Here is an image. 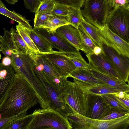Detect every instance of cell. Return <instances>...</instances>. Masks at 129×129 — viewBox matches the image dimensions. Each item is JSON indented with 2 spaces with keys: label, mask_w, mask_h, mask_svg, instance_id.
I'll use <instances>...</instances> for the list:
<instances>
[{
  "label": "cell",
  "mask_w": 129,
  "mask_h": 129,
  "mask_svg": "<svg viewBox=\"0 0 129 129\" xmlns=\"http://www.w3.org/2000/svg\"><path fill=\"white\" fill-rule=\"evenodd\" d=\"M44 54L57 72L65 80H67L70 74L76 69L73 63L63 53L53 50Z\"/></svg>",
  "instance_id": "cell-10"
},
{
  "label": "cell",
  "mask_w": 129,
  "mask_h": 129,
  "mask_svg": "<svg viewBox=\"0 0 129 129\" xmlns=\"http://www.w3.org/2000/svg\"><path fill=\"white\" fill-rule=\"evenodd\" d=\"M80 24L97 46L101 48L102 40L99 34V29L85 21L82 16Z\"/></svg>",
  "instance_id": "cell-24"
},
{
  "label": "cell",
  "mask_w": 129,
  "mask_h": 129,
  "mask_svg": "<svg viewBox=\"0 0 129 129\" xmlns=\"http://www.w3.org/2000/svg\"><path fill=\"white\" fill-rule=\"evenodd\" d=\"M68 8L65 5L55 2L53 9L50 13L52 16L68 15Z\"/></svg>",
  "instance_id": "cell-33"
},
{
  "label": "cell",
  "mask_w": 129,
  "mask_h": 129,
  "mask_svg": "<svg viewBox=\"0 0 129 129\" xmlns=\"http://www.w3.org/2000/svg\"><path fill=\"white\" fill-rule=\"evenodd\" d=\"M128 114H129V112L110 108L102 114L98 119L101 120H112Z\"/></svg>",
  "instance_id": "cell-28"
},
{
  "label": "cell",
  "mask_w": 129,
  "mask_h": 129,
  "mask_svg": "<svg viewBox=\"0 0 129 129\" xmlns=\"http://www.w3.org/2000/svg\"><path fill=\"white\" fill-rule=\"evenodd\" d=\"M55 3L54 0H42L40 5L35 12V15L51 13Z\"/></svg>",
  "instance_id": "cell-30"
},
{
  "label": "cell",
  "mask_w": 129,
  "mask_h": 129,
  "mask_svg": "<svg viewBox=\"0 0 129 129\" xmlns=\"http://www.w3.org/2000/svg\"><path fill=\"white\" fill-rule=\"evenodd\" d=\"M100 95L110 108L129 112V109L122 104L113 94H108Z\"/></svg>",
  "instance_id": "cell-27"
},
{
  "label": "cell",
  "mask_w": 129,
  "mask_h": 129,
  "mask_svg": "<svg viewBox=\"0 0 129 129\" xmlns=\"http://www.w3.org/2000/svg\"><path fill=\"white\" fill-rule=\"evenodd\" d=\"M34 62L35 68L42 71L48 79L61 92L63 88L65 82L56 71L53 67L43 54L38 53L30 56Z\"/></svg>",
  "instance_id": "cell-9"
},
{
  "label": "cell",
  "mask_w": 129,
  "mask_h": 129,
  "mask_svg": "<svg viewBox=\"0 0 129 129\" xmlns=\"http://www.w3.org/2000/svg\"><path fill=\"white\" fill-rule=\"evenodd\" d=\"M1 63L4 66H8L11 65V60L9 57L5 56L2 59Z\"/></svg>",
  "instance_id": "cell-41"
},
{
  "label": "cell",
  "mask_w": 129,
  "mask_h": 129,
  "mask_svg": "<svg viewBox=\"0 0 129 129\" xmlns=\"http://www.w3.org/2000/svg\"><path fill=\"white\" fill-rule=\"evenodd\" d=\"M69 77L80 81L89 84H105L104 82L93 76L87 70L76 69L70 74Z\"/></svg>",
  "instance_id": "cell-20"
},
{
  "label": "cell",
  "mask_w": 129,
  "mask_h": 129,
  "mask_svg": "<svg viewBox=\"0 0 129 129\" xmlns=\"http://www.w3.org/2000/svg\"><path fill=\"white\" fill-rule=\"evenodd\" d=\"M70 24L68 15L52 16L46 21L43 28L48 31H55L62 26Z\"/></svg>",
  "instance_id": "cell-23"
},
{
  "label": "cell",
  "mask_w": 129,
  "mask_h": 129,
  "mask_svg": "<svg viewBox=\"0 0 129 129\" xmlns=\"http://www.w3.org/2000/svg\"><path fill=\"white\" fill-rule=\"evenodd\" d=\"M112 8L108 0H84L80 12L85 21L101 29L106 26L107 17Z\"/></svg>",
  "instance_id": "cell-4"
},
{
  "label": "cell",
  "mask_w": 129,
  "mask_h": 129,
  "mask_svg": "<svg viewBox=\"0 0 129 129\" xmlns=\"http://www.w3.org/2000/svg\"><path fill=\"white\" fill-rule=\"evenodd\" d=\"M34 116L32 114L26 115L12 122L4 129H27Z\"/></svg>",
  "instance_id": "cell-26"
},
{
  "label": "cell",
  "mask_w": 129,
  "mask_h": 129,
  "mask_svg": "<svg viewBox=\"0 0 129 129\" xmlns=\"http://www.w3.org/2000/svg\"><path fill=\"white\" fill-rule=\"evenodd\" d=\"M1 57H2V56H1V53H0V59L1 58Z\"/></svg>",
  "instance_id": "cell-47"
},
{
  "label": "cell",
  "mask_w": 129,
  "mask_h": 129,
  "mask_svg": "<svg viewBox=\"0 0 129 129\" xmlns=\"http://www.w3.org/2000/svg\"><path fill=\"white\" fill-rule=\"evenodd\" d=\"M52 16L50 13L35 15L34 28H43L46 21Z\"/></svg>",
  "instance_id": "cell-34"
},
{
  "label": "cell",
  "mask_w": 129,
  "mask_h": 129,
  "mask_svg": "<svg viewBox=\"0 0 129 129\" xmlns=\"http://www.w3.org/2000/svg\"><path fill=\"white\" fill-rule=\"evenodd\" d=\"M127 129H129V127H128Z\"/></svg>",
  "instance_id": "cell-48"
},
{
  "label": "cell",
  "mask_w": 129,
  "mask_h": 129,
  "mask_svg": "<svg viewBox=\"0 0 129 129\" xmlns=\"http://www.w3.org/2000/svg\"><path fill=\"white\" fill-rule=\"evenodd\" d=\"M64 55L73 63L76 69L89 70L91 67L84 60L80 52L74 54H66Z\"/></svg>",
  "instance_id": "cell-25"
},
{
  "label": "cell",
  "mask_w": 129,
  "mask_h": 129,
  "mask_svg": "<svg viewBox=\"0 0 129 129\" xmlns=\"http://www.w3.org/2000/svg\"><path fill=\"white\" fill-rule=\"evenodd\" d=\"M68 16L70 25L78 29L81 17L80 9L69 7Z\"/></svg>",
  "instance_id": "cell-29"
},
{
  "label": "cell",
  "mask_w": 129,
  "mask_h": 129,
  "mask_svg": "<svg viewBox=\"0 0 129 129\" xmlns=\"http://www.w3.org/2000/svg\"><path fill=\"white\" fill-rule=\"evenodd\" d=\"M16 74L11 65L6 66L0 63V103L13 82Z\"/></svg>",
  "instance_id": "cell-17"
},
{
  "label": "cell",
  "mask_w": 129,
  "mask_h": 129,
  "mask_svg": "<svg viewBox=\"0 0 129 129\" xmlns=\"http://www.w3.org/2000/svg\"><path fill=\"white\" fill-rule=\"evenodd\" d=\"M33 30L46 39L59 52L66 54H74L79 52L73 46L61 38L55 30L49 31L43 28H34Z\"/></svg>",
  "instance_id": "cell-11"
},
{
  "label": "cell",
  "mask_w": 129,
  "mask_h": 129,
  "mask_svg": "<svg viewBox=\"0 0 129 129\" xmlns=\"http://www.w3.org/2000/svg\"><path fill=\"white\" fill-rule=\"evenodd\" d=\"M88 70L96 78L110 86L129 89V85L123 81L94 71L91 70Z\"/></svg>",
  "instance_id": "cell-21"
},
{
  "label": "cell",
  "mask_w": 129,
  "mask_h": 129,
  "mask_svg": "<svg viewBox=\"0 0 129 129\" xmlns=\"http://www.w3.org/2000/svg\"><path fill=\"white\" fill-rule=\"evenodd\" d=\"M103 52L102 48L99 46H96L93 49V53L95 55L100 54L103 53Z\"/></svg>",
  "instance_id": "cell-42"
},
{
  "label": "cell",
  "mask_w": 129,
  "mask_h": 129,
  "mask_svg": "<svg viewBox=\"0 0 129 129\" xmlns=\"http://www.w3.org/2000/svg\"><path fill=\"white\" fill-rule=\"evenodd\" d=\"M26 114L27 112H23L11 117L1 118L0 119V129H4L14 121L24 117Z\"/></svg>",
  "instance_id": "cell-35"
},
{
  "label": "cell",
  "mask_w": 129,
  "mask_h": 129,
  "mask_svg": "<svg viewBox=\"0 0 129 129\" xmlns=\"http://www.w3.org/2000/svg\"><path fill=\"white\" fill-rule=\"evenodd\" d=\"M42 1V0H41ZM40 0H24L25 7L32 12H35L38 9L41 1Z\"/></svg>",
  "instance_id": "cell-37"
},
{
  "label": "cell",
  "mask_w": 129,
  "mask_h": 129,
  "mask_svg": "<svg viewBox=\"0 0 129 129\" xmlns=\"http://www.w3.org/2000/svg\"><path fill=\"white\" fill-rule=\"evenodd\" d=\"M106 26L129 43V9L118 7L113 8L108 14Z\"/></svg>",
  "instance_id": "cell-6"
},
{
  "label": "cell",
  "mask_w": 129,
  "mask_h": 129,
  "mask_svg": "<svg viewBox=\"0 0 129 129\" xmlns=\"http://www.w3.org/2000/svg\"><path fill=\"white\" fill-rule=\"evenodd\" d=\"M38 129H54L52 127H40V128H39Z\"/></svg>",
  "instance_id": "cell-45"
},
{
  "label": "cell",
  "mask_w": 129,
  "mask_h": 129,
  "mask_svg": "<svg viewBox=\"0 0 129 129\" xmlns=\"http://www.w3.org/2000/svg\"><path fill=\"white\" fill-rule=\"evenodd\" d=\"M11 21H12V22L10 23L11 24H13L14 23V21L13 20H12Z\"/></svg>",
  "instance_id": "cell-46"
},
{
  "label": "cell",
  "mask_w": 129,
  "mask_h": 129,
  "mask_svg": "<svg viewBox=\"0 0 129 129\" xmlns=\"http://www.w3.org/2000/svg\"><path fill=\"white\" fill-rule=\"evenodd\" d=\"M34 71L42 83L50 102L49 107L58 112L66 118L70 112L64 103L61 92L51 82L42 71H39L35 68Z\"/></svg>",
  "instance_id": "cell-7"
},
{
  "label": "cell",
  "mask_w": 129,
  "mask_h": 129,
  "mask_svg": "<svg viewBox=\"0 0 129 129\" xmlns=\"http://www.w3.org/2000/svg\"><path fill=\"white\" fill-rule=\"evenodd\" d=\"M103 53L97 55L93 53L86 55L91 68L90 70L108 75L124 81Z\"/></svg>",
  "instance_id": "cell-14"
},
{
  "label": "cell",
  "mask_w": 129,
  "mask_h": 129,
  "mask_svg": "<svg viewBox=\"0 0 129 129\" xmlns=\"http://www.w3.org/2000/svg\"><path fill=\"white\" fill-rule=\"evenodd\" d=\"M4 45L3 38V36L0 35V52L2 49Z\"/></svg>",
  "instance_id": "cell-43"
},
{
  "label": "cell",
  "mask_w": 129,
  "mask_h": 129,
  "mask_svg": "<svg viewBox=\"0 0 129 129\" xmlns=\"http://www.w3.org/2000/svg\"><path fill=\"white\" fill-rule=\"evenodd\" d=\"M6 1L8 3L11 4H14L15 3L17 2L18 0H6Z\"/></svg>",
  "instance_id": "cell-44"
},
{
  "label": "cell",
  "mask_w": 129,
  "mask_h": 129,
  "mask_svg": "<svg viewBox=\"0 0 129 129\" xmlns=\"http://www.w3.org/2000/svg\"><path fill=\"white\" fill-rule=\"evenodd\" d=\"M72 129V128H71V129Z\"/></svg>",
  "instance_id": "cell-49"
},
{
  "label": "cell",
  "mask_w": 129,
  "mask_h": 129,
  "mask_svg": "<svg viewBox=\"0 0 129 129\" xmlns=\"http://www.w3.org/2000/svg\"><path fill=\"white\" fill-rule=\"evenodd\" d=\"M113 94L116 96L118 97L129 98V92L121 91Z\"/></svg>",
  "instance_id": "cell-40"
},
{
  "label": "cell",
  "mask_w": 129,
  "mask_h": 129,
  "mask_svg": "<svg viewBox=\"0 0 129 129\" xmlns=\"http://www.w3.org/2000/svg\"><path fill=\"white\" fill-rule=\"evenodd\" d=\"M84 0H54L56 2L65 5L68 7L76 9H80Z\"/></svg>",
  "instance_id": "cell-36"
},
{
  "label": "cell",
  "mask_w": 129,
  "mask_h": 129,
  "mask_svg": "<svg viewBox=\"0 0 129 129\" xmlns=\"http://www.w3.org/2000/svg\"><path fill=\"white\" fill-rule=\"evenodd\" d=\"M78 30L85 44L93 53L94 48L95 47L97 46L89 36L83 27L80 24L79 25Z\"/></svg>",
  "instance_id": "cell-32"
},
{
  "label": "cell",
  "mask_w": 129,
  "mask_h": 129,
  "mask_svg": "<svg viewBox=\"0 0 129 129\" xmlns=\"http://www.w3.org/2000/svg\"><path fill=\"white\" fill-rule=\"evenodd\" d=\"M61 94L63 101L70 113L88 117L85 94L76 84L67 80Z\"/></svg>",
  "instance_id": "cell-5"
},
{
  "label": "cell",
  "mask_w": 129,
  "mask_h": 129,
  "mask_svg": "<svg viewBox=\"0 0 129 129\" xmlns=\"http://www.w3.org/2000/svg\"><path fill=\"white\" fill-rule=\"evenodd\" d=\"M0 14L4 15L14 20L20 24L22 27L29 30L33 29L30 25L29 21L22 15L14 11H11L5 7L2 1L0 0Z\"/></svg>",
  "instance_id": "cell-19"
},
{
  "label": "cell",
  "mask_w": 129,
  "mask_h": 129,
  "mask_svg": "<svg viewBox=\"0 0 129 129\" xmlns=\"http://www.w3.org/2000/svg\"><path fill=\"white\" fill-rule=\"evenodd\" d=\"M16 31L28 46L38 53V50L32 40L25 31L22 26L18 23V25H16Z\"/></svg>",
  "instance_id": "cell-31"
},
{
  "label": "cell",
  "mask_w": 129,
  "mask_h": 129,
  "mask_svg": "<svg viewBox=\"0 0 129 129\" xmlns=\"http://www.w3.org/2000/svg\"><path fill=\"white\" fill-rule=\"evenodd\" d=\"M57 33L77 50H80L86 55L93 53L85 45L78 29L70 24L59 27L55 30Z\"/></svg>",
  "instance_id": "cell-13"
},
{
  "label": "cell",
  "mask_w": 129,
  "mask_h": 129,
  "mask_svg": "<svg viewBox=\"0 0 129 129\" xmlns=\"http://www.w3.org/2000/svg\"><path fill=\"white\" fill-rule=\"evenodd\" d=\"M109 6L112 8L118 7L129 9V0H108Z\"/></svg>",
  "instance_id": "cell-38"
},
{
  "label": "cell",
  "mask_w": 129,
  "mask_h": 129,
  "mask_svg": "<svg viewBox=\"0 0 129 129\" xmlns=\"http://www.w3.org/2000/svg\"><path fill=\"white\" fill-rule=\"evenodd\" d=\"M116 97L122 104L129 109V98H120L116 96Z\"/></svg>",
  "instance_id": "cell-39"
},
{
  "label": "cell",
  "mask_w": 129,
  "mask_h": 129,
  "mask_svg": "<svg viewBox=\"0 0 129 129\" xmlns=\"http://www.w3.org/2000/svg\"><path fill=\"white\" fill-rule=\"evenodd\" d=\"M16 31L13 27L11 28L10 32L18 52L28 54L30 56L38 54L28 46Z\"/></svg>",
  "instance_id": "cell-22"
},
{
  "label": "cell",
  "mask_w": 129,
  "mask_h": 129,
  "mask_svg": "<svg viewBox=\"0 0 129 129\" xmlns=\"http://www.w3.org/2000/svg\"><path fill=\"white\" fill-rule=\"evenodd\" d=\"M88 117L98 119L102 114L110 107L101 95L85 94Z\"/></svg>",
  "instance_id": "cell-16"
},
{
  "label": "cell",
  "mask_w": 129,
  "mask_h": 129,
  "mask_svg": "<svg viewBox=\"0 0 129 129\" xmlns=\"http://www.w3.org/2000/svg\"><path fill=\"white\" fill-rule=\"evenodd\" d=\"M74 82L82 89L85 94H93L98 95L114 94L121 91L129 92V89L110 86L106 84H91L74 79Z\"/></svg>",
  "instance_id": "cell-15"
},
{
  "label": "cell",
  "mask_w": 129,
  "mask_h": 129,
  "mask_svg": "<svg viewBox=\"0 0 129 129\" xmlns=\"http://www.w3.org/2000/svg\"><path fill=\"white\" fill-rule=\"evenodd\" d=\"M38 103L34 90L24 78L16 74L13 82L0 103L2 118L23 112Z\"/></svg>",
  "instance_id": "cell-1"
},
{
  "label": "cell",
  "mask_w": 129,
  "mask_h": 129,
  "mask_svg": "<svg viewBox=\"0 0 129 129\" xmlns=\"http://www.w3.org/2000/svg\"><path fill=\"white\" fill-rule=\"evenodd\" d=\"M101 48L103 54L123 81L128 83L129 58L119 54L102 41Z\"/></svg>",
  "instance_id": "cell-8"
},
{
  "label": "cell",
  "mask_w": 129,
  "mask_h": 129,
  "mask_svg": "<svg viewBox=\"0 0 129 129\" xmlns=\"http://www.w3.org/2000/svg\"><path fill=\"white\" fill-rule=\"evenodd\" d=\"M23 27L38 50V53L44 54L53 50L51 44L44 38L35 32L33 29L30 30Z\"/></svg>",
  "instance_id": "cell-18"
},
{
  "label": "cell",
  "mask_w": 129,
  "mask_h": 129,
  "mask_svg": "<svg viewBox=\"0 0 129 129\" xmlns=\"http://www.w3.org/2000/svg\"><path fill=\"white\" fill-rule=\"evenodd\" d=\"M66 118L72 129H127L129 127V114L113 119L101 120L69 113Z\"/></svg>",
  "instance_id": "cell-2"
},
{
  "label": "cell",
  "mask_w": 129,
  "mask_h": 129,
  "mask_svg": "<svg viewBox=\"0 0 129 129\" xmlns=\"http://www.w3.org/2000/svg\"><path fill=\"white\" fill-rule=\"evenodd\" d=\"M99 30V36L103 42L119 54L129 58V43L112 31L106 26Z\"/></svg>",
  "instance_id": "cell-12"
},
{
  "label": "cell",
  "mask_w": 129,
  "mask_h": 129,
  "mask_svg": "<svg viewBox=\"0 0 129 129\" xmlns=\"http://www.w3.org/2000/svg\"><path fill=\"white\" fill-rule=\"evenodd\" d=\"M32 114L34 117L27 129H38L44 127L54 129H72L71 125L66 117L50 107L36 109Z\"/></svg>",
  "instance_id": "cell-3"
}]
</instances>
